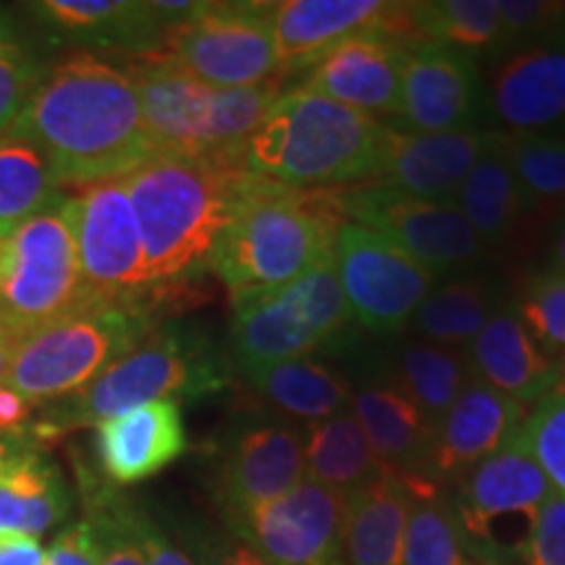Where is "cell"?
I'll use <instances>...</instances> for the list:
<instances>
[{
    "label": "cell",
    "mask_w": 565,
    "mask_h": 565,
    "mask_svg": "<svg viewBox=\"0 0 565 565\" xmlns=\"http://www.w3.org/2000/svg\"><path fill=\"white\" fill-rule=\"evenodd\" d=\"M9 134L30 141L58 186L124 179L154 154L131 76L82 51L45 71Z\"/></svg>",
    "instance_id": "1"
},
{
    "label": "cell",
    "mask_w": 565,
    "mask_h": 565,
    "mask_svg": "<svg viewBox=\"0 0 565 565\" xmlns=\"http://www.w3.org/2000/svg\"><path fill=\"white\" fill-rule=\"evenodd\" d=\"M249 179L246 154L173 152H154L124 175L158 291L210 270Z\"/></svg>",
    "instance_id": "2"
},
{
    "label": "cell",
    "mask_w": 565,
    "mask_h": 565,
    "mask_svg": "<svg viewBox=\"0 0 565 565\" xmlns=\"http://www.w3.org/2000/svg\"><path fill=\"white\" fill-rule=\"evenodd\" d=\"M343 225L335 189H291L252 173L210 273L231 301L278 291L333 257Z\"/></svg>",
    "instance_id": "3"
},
{
    "label": "cell",
    "mask_w": 565,
    "mask_h": 565,
    "mask_svg": "<svg viewBox=\"0 0 565 565\" xmlns=\"http://www.w3.org/2000/svg\"><path fill=\"white\" fill-rule=\"evenodd\" d=\"M391 126L303 87L280 92L246 145L252 173L291 189L374 183Z\"/></svg>",
    "instance_id": "4"
},
{
    "label": "cell",
    "mask_w": 565,
    "mask_h": 565,
    "mask_svg": "<svg viewBox=\"0 0 565 565\" xmlns=\"http://www.w3.org/2000/svg\"><path fill=\"white\" fill-rule=\"evenodd\" d=\"M231 380V353L207 328L194 322H162L87 387L55 406L47 416V429L63 433L89 424L97 427L154 401H200L225 391Z\"/></svg>",
    "instance_id": "5"
},
{
    "label": "cell",
    "mask_w": 565,
    "mask_h": 565,
    "mask_svg": "<svg viewBox=\"0 0 565 565\" xmlns=\"http://www.w3.org/2000/svg\"><path fill=\"white\" fill-rule=\"evenodd\" d=\"M137 89L154 152L246 154V145L280 97V82L221 89L194 79L168 55L124 66Z\"/></svg>",
    "instance_id": "6"
},
{
    "label": "cell",
    "mask_w": 565,
    "mask_h": 565,
    "mask_svg": "<svg viewBox=\"0 0 565 565\" xmlns=\"http://www.w3.org/2000/svg\"><path fill=\"white\" fill-rule=\"evenodd\" d=\"M231 303L228 353L233 370L242 377L312 356L315 351L359 349V324L345 303L333 257L278 291Z\"/></svg>",
    "instance_id": "7"
},
{
    "label": "cell",
    "mask_w": 565,
    "mask_h": 565,
    "mask_svg": "<svg viewBox=\"0 0 565 565\" xmlns=\"http://www.w3.org/2000/svg\"><path fill=\"white\" fill-rule=\"evenodd\" d=\"M154 312L158 303H82L13 349L3 385L30 406L68 398L158 328Z\"/></svg>",
    "instance_id": "8"
},
{
    "label": "cell",
    "mask_w": 565,
    "mask_h": 565,
    "mask_svg": "<svg viewBox=\"0 0 565 565\" xmlns=\"http://www.w3.org/2000/svg\"><path fill=\"white\" fill-rule=\"evenodd\" d=\"M87 299L74 236V200L58 194L45 210L0 238V333L19 345L34 330Z\"/></svg>",
    "instance_id": "9"
},
{
    "label": "cell",
    "mask_w": 565,
    "mask_h": 565,
    "mask_svg": "<svg viewBox=\"0 0 565 565\" xmlns=\"http://www.w3.org/2000/svg\"><path fill=\"white\" fill-rule=\"evenodd\" d=\"M553 494L521 433L450 484L458 529L479 565H515L536 513Z\"/></svg>",
    "instance_id": "10"
},
{
    "label": "cell",
    "mask_w": 565,
    "mask_h": 565,
    "mask_svg": "<svg viewBox=\"0 0 565 565\" xmlns=\"http://www.w3.org/2000/svg\"><path fill=\"white\" fill-rule=\"evenodd\" d=\"M345 223L362 225L401 246L435 278L484 267L487 246L454 202H429L380 183L335 189Z\"/></svg>",
    "instance_id": "11"
},
{
    "label": "cell",
    "mask_w": 565,
    "mask_h": 565,
    "mask_svg": "<svg viewBox=\"0 0 565 565\" xmlns=\"http://www.w3.org/2000/svg\"><path fill=\"white\" fill-rule=\"evenodd\" d=\"M160 53L210 87H257L278 79L273 3H202L192 19L166 30Z\"/></svg>",
    "instance_id": "12"
},
{
    "label": "cell",
    "mask_w": 565,
    "mask_h": 565,
    "mask_svg": "<svg viewBox=\"0 0 565 565\" xmlns=\"http://www.w3.org/2000/svg\"><path fill=\"white\" fill-rule=\"evenodd\" d=\"M82 286L95 303H158L124 179L97 181L71 194ZM160 307V303H158Z\"/></svg>",
    "instance_id": "13"
},
{
    "label": "cell",
    "mask_w": 565,
    "mask_h": 565,
    "mask_svg": "<svg viewBox=\"0 0 565 565\" xmlns=\"http://www.w3.org/2000/svg\"><path fill=\"white\" fill-rule=\"evenodd\" d=\"M333 265L353 322L377 338H398L437 278L414 257L362 225L338 231Z\"/></svg>",
    "instance_id": "14"
},
{
    "label": "cell",
    "mask_w": 565,
    "mask_h": 565,
    "mask_svg": "<svg viewBox=\"0 0 565 565\" xmlns=\"http://www.w3.org/2000/svg\"><path fill=\"white\" fill-rule=\"evenodd\" d=\"M223 521L267 565H345V500L312 479Z\"/></svg>",
    "instance_id": "15"
},
{
    "label": "cell",
    "mask_w": 565,
    "mask_h": 565,
    "mask_svg": "<svg viewBox=\"0 0 565 565\" xmlns=\"http://www.w3.org/2000/svg\"><path fill=\"white\" fill-rule=\"evenodd\" d=\"M307 479L303 424L275 412L254 414L225 437L212 494L223 519L270 503Z\"/></svg>",
    "instance_id": "16"
},
{
    "label": "cell",
    "mask_w": 565,
    "mask_h": 565,
    "mask_svg": "<svg viewBox=\"0 0 565 565\" xmlns=\"http://www.w3.org/2000/svg\"><path fill=\"white\" fill-rule=\"evenodd\" d=\"M484 116V79L479 63L440 42L408 47L401 76V108L391 129L440 134L475 129Z\"/></svg>",
    "instance_id": "17"
},
{
    "label": "cell",
    "mask_w": 565,
    "mask_h": 565,
    "mask_svg": "<svg viewBox=\"0 0 565 565\" xmlns=\"http://www.w3.org/2000/svg\"><path fill=\"white\" fill-rule=\"evenodd\" d=\"M408 45L393 34L366 30L338 42L303 71L299 87L317 92L345 108L372 118L395 121L401 108V76H404Z\"/></svg>",
    "instance_id": "18"
},
{
    "label": "cell",
    "mask_w": 565,
    "mask_h": 565,
    "mask_svg": "<svg viewBox=\"0 0 565 565\" xmlns=\"http://www.w3.org/2000/svg\"><path fill=\"white\" fill-rule=\"evenodd\" d=\"M484 110L505 134H565V40L503 55L484 82Z\"/></svg>",
    "instance_id": "19"
},
{
    "label": "cell",
    "mask_w": 565,
    "mask_h": 565,
    "mask_svg": "<svg viewBox=\"0 0 565 565\" xmlns=\"http://www.w3.org/2000/svg\"><path fill=\"white\" fill-rule=\"evenodd\" d=\"M351 414L362 424L374 456L414 494L435 492L429 479L435 422L383 374L366 370L353 385Z\"/></svg>",
    "instance_id": "20"
},
{
    "label": "cell",
    "mask_w": 565,
    "mask_h": 565,
    "mask_svg": "<svg viewBox=\"0 0 565 565\" xmlns=\"http://www.w3.org/2000/svg\"><path fill=\"white\" fill-rule=\"evenodd\" d=\"M524 419V406L492 391L479 377H471L435 424L433 456H429L433 484L437 490H448L471 466L484 461L515 437Z\"/></svg>",
    "instance_id": "21"
},
{
    "label": "cell",
    "mask_w": 565,
    "mask_h": 565,
    "mask_svg": "<svg viewBox=\"0 0 565 565\" xmlns=\"http://www.w3.org/2000/svg\"><path fill=\"white\" fill-rule=\"evenodd\" d=\"M492 131L458 129L404 134L391 129L374 183L429 202H454L458 189L490 147Z\"/></svg>",
    "instance_id": "22"
},
{
    "label": "cell",
    "mask_w": 565,
    "mask_h": 565,
    "mask_svg": "<svg viewBox=\"0 0 565 565\" xmlns=\"http://www.w3.org/2000/svg\"><path fill=\"white\" fill-rule=\"evenodd\" d=\"M26 11L45 26L53 40L82 47V53L105 51L147 58L162 51L166 26L152 0H42Z\"/></svg>",
    "instance_id": "23"
},
{
    "label": "cell",
    "mask_w": 565,
    "mask_h": 565,
    "mask_svg": "<svg viewBox=\"0 0 565 565\" xmlns=\"http://www.w3.org/2000/svg\"><path fill=\"white\" fill-rule=\"evenodd\" d=\"M189 448L181 404L154 401L95 427V454L116 484H137L181 458Z\"/></svg>",
    "instance_id": "24"
},
{
    "label": "cell",
    "mask_w": 565,
    "mask_h": 565,
    "mask_svg": "<svg viewBox=\"0 0 565 565\" xmlns=\"http://www.w3.org/2000/svg\"><path fill=\"white\" fill-rule=\"evenodd\" d=\"M387 0H280L273 3V40L280 76L303 74L338 42L380 30Z\"/></svg>",
    "instance_id": "25"
},
{
    "label": "cell",
    "mask_w": 565,
    "mask_h": 565,
    "mask_svg": "<svg viewBox=\"0 0 565 565\" xmlns=\"http://www.w3.org/2000/svg\"><path fill=\"white\" fill-rule=\"evenodd\" d=\"M466 353L475 377L524 408L545 398L565 380L561 366L550 362L526 333L519 315L513 312L511 299L487 320Z\"/></svg>",
    "instance_id": "26"
},
{
    "label": "cell",
    "mask_w": 565,
    "mask_h": 565,
    "mask_svg": "<svg viewBox=\"0 0 565 565\" xmlns=\"http://www.w3.org/2000/svg\"><path fill=\"white\" fill-rule=\"evenodd\" d=\"M68 511L71 492L58 466L21 437L0 435V534L38 540Z\"/></svg>",
    "instance_id": "27"
},
{
    "label": "cell",
    "mask_w": 565,
    "mask_h": 565,
    "mask_svg": "<svg viewBox=\"0 0 565 565\" xmlns=\"http://www.w3.org/2000/svg\"><path fill=\"white\" fill-rule=\"evenodd\" d=\"M364 366L391 380L435 424L475 377L469 353L463 349H450L416 335L391 338V343L380 353H372Z\"/></svg>",
    "instance_id": "28"
},
{
    "label": "cell",
    "mask_w": 565,
    "mask_h": 565,
    "mask_svg": "<svg viewBox=\"0 0 565 565\" xmlns=\"http://www.w3.org/2000/svg\"><path fill=\"white\" fill-rule=\"evenodd\" d=\"M414 492L398 477L383 475L345 500V565H404V540Z\"/></svg>",
    "instance_id": "29"
},
{
    "label": "cell",
    "mask_w": 565,
    "mask_h": 565,
    "mask_svg": "<svg viewBox=\"0 0 565 565\" xmlns=\"http://www.w3.org/2000/svg\"><path fill=\"white\" fill-rule=\"evenodd\" d=\"M508 301L505 282L482 270L435 282L408 328L416 338L450 349H469L487 320Z\"/></svg>",
    "instance_id": "30"
},
{
    "label": "cell",
    "mask_w": 565,
    "mask_h": 565,
    "mask_svg": "<svg viewBox=\"0 0 565 565\" xmlns=\"http://www.w3.org/2000/svg\"><path fill=\"white\" fill-rule=\"evenodd\" d=\"M249 391L263 398L270 412L294 422H322L351 406V380L315 356L291 359L246 374Z\"/></svg>",
    "instance_id": "31"
},
{
    "label": "cell",
    "mask_w": 565,
    "mask_h": 565,
    "mask_svg": "<svg viewBox=\"0 0 565 565\" xmlns=\"http://www.w3.org/2000/svg\"><path fill=\"white\" fill-rule=\"evenodd\" d=\"M303 466L307 479L328 487L343 500L387 475L351 408L303 424Z\"/></svg>",
    "instance_id": "32"
},
{
    "label": "cell",
    "mask_w": 565,
    "mask_h": 565,
    "mask_svg": "<svg viewBox=\"0 0 565 565\" xmlns=\"http://www.w3.org/2000/svg\"><path fill=\"white\" fill-rule=\"evenodd\" d=\"M454 204L463 212L471 231L477 233L487 249L511 242L521 223L529 217V212L534 210V202L529 200L511 166L494 147V134L475 171L458 189Z\"/></svg>",
    "instance_id": "33"
},
{
    "label": "cell",
    "mask_w": 565,
    "mask_h": 565,
    "mask_svg": "<svg viewBox=\"0 0 565 565\" xmlns=\"http://www.w3.org/2000/svg\"><path fill=\"white\" fill-rule=\"evenodd\" d=\"M414 42H440L469 58L498 61L503 53L498 0H427L408 3Z\"/></svg>",
    "instance_id": "34"
},
{
    "label": "cell",
    "mask_w": 565,
    "mask_h": 565,
    "mask_svg": "<svg viewBox=\"0 0 565 565\" xmlns=\"http://www.w3.org/2000/svg\"><path fill=\"white\" fill-rule=\"evenodd\" d=\"M61 194L51 168L30 141L0 137V238L38 215Z\"/></svg>",
    "instance_id": "35"
},
{
    "label": "cell",
    "mask_w": 565,
    "mask_h": 565,
    "mask_svg": "<svg viewBox=\"0 0 565 565\" xmlns=\"http://www.w3.org/2000/svg\"><path fill=\"white\" fill-rule=\"evenodd\" d=\"M404 565H479L466 547L448 490L414 494Z\"/></svg>",
    "instance_id": "36"
},
{
    "label": "cell",
    "mask_w": 565,
    "mask_h": 565,
    "mask_svg": "<svg viewBox=\"0 0 565 565\" xmlns=\"http://www.w3.org/2000/svg\"><path fill=\"white\" fill-rule=\"evenodd\" d=\"M494 147L503 154L529 200L565 207V137L492 131Z\"/></svg>",
    "instance_id": "37"
},
{
    "label": "cell",
    "mask_w": 565,
    "mask_h": 565,
    "mask_svg": "<svg viewBox=\"0 0 565 565\" xmlns=\"http://www.w3.org/2000/svg\"><path fill=\"white\" fill-rule=\"evenodd\" d=\"M513 312L550 362L565 364V275L553 267L536 270L511 299Z\"/></svg>",
    "instance_id": "38"
},
{
    "label": "cell",
    "mask_w": 565,
    "mask_h": 565,
    "mask_svg": "<svg viewBox=\"0 0 565 565\" xmlns=\"http://www.w3.org/2000/svg\"><path fill=\"white\" fill-rule=\"evenodd\" d=\"M519 433L553 492L565 498V380L526 412Z\"/></svg>",
    "instance_id": "39"
},
{
    "label": "cell",
    "mask_w": 565,
    "mask_h": 565,
    "mask_svg": "<svg viewBox=\"0 0 565 565\" xmlns=\"http://www.w3.org/2000/svg\"><path fill=\"white\" fill-rule=\"evenodd\" d=\"M500 30H503V55L547 42L565 40V3L550 0H500ZM498 58V61H500Z\"/></svg>",
    "instance_id": "40"
},
{
    "label": "cell",
    "mask_w": 565,
    "mask_h": 565,
    "mask_svg": "<svg viewBox=\"0 0 565 565\" xmlns=\"http://www.w3.org/2000/svg\"><path fill=\"white\" fill-rule=\"evenodd\" d=\"M45 63L24 45L0 51V137H6L45 76Z\"/></svg>",
    "instance_id": "41"
},
{
    "label": "cell",
    "mask_w": 565,
    "mask_h": 565,
    "mask_svg": "<svg viewBox=\"0 0 565 565\" xmlns=\"http://www.w3.org/2000/svg\"><path fill=\"white\" fill-rule=\"evenodd\" d=\"M108 500L116 519L121 521V526L131 534V540L141 550L145 565H194L186 550L175 547L166 532L147 515V511H141L139 505H134L131 500H126L124 494L113 490H108Z\"/></svg>",
    "instance_id": "42"
},
{
    "label": "cell",
    "mask_w": 565,
    "mask_h": 565,
    "mask_svg": "<svg viewBox=\"0 0 565 565\" xmlns=\"http://www.w3.org/2000/svg\"><path fill=\"white\" fill-rule=\"evenodd\" d=\"M515 565H565V498L553 492L536 513Z\"/></svg>",
    "instance_id": "43"
},
{
    "label": "cell",
    "mask_w": 565,
    "mask_h": 565,
    "mask_svg": "<svg viewBox=\"0 0 565 565\" xmlns=\"http://www.w3.org/2000/svg\"><path fill=\"white\" fill-rule=\"evenodd\" d=\"M89 524L100 536V565H145L141 550L131 534L121 526L113 513L108 490H95L89 494Z\"/></svg>",
    "instance_id": "44"
},
{
    "label": "cell",
    "mask_w": 565,
    "mask_h": 565,
    "mask_svg": "<svg viewBox=\"0 0 565 565\" xmlns=\"http://www.w3.org/2000/svg\"><path fill=\"white\" fill-rule=\"evenodd\" d=\"M189 557H194V565H267L242 545L233 534L212 532V529L194 526L183 534Z\"/></svg>",
    "instance_id": "45"
},
{
    "label": "cell",
    "mask_w": 565,
    "mask_h": 565,
    "mask_svg": "<svg viewBox=\"0 0 565 565\" xmlns=\"http://www.w3.org/2000/svg\"><path fill=\"white\" fill-rule=\"evenodd\" d=\"M45 565H100V536L87 519L63 529L45 550Z\"/></svg>",
    "instance_id": "46"
},
{
    "label": "cell",
    "mask_w": 565,
    "mask_h": 565,
    "mask_svg": "<svg viewBox=\"0 0 565 565\" xmlns=\"http://www.w3.org/2000/svg\"><path fill=\"white\" fill-rule=\"evenodd\" d=\"M0 565H45V547L24 534H0Z\"/></svg>",
    "instance_id": "47"
},
{
    "label": "cell",
    "mask_w": 565,
    "mask_h": 565,
    "mask_svg": "<svg viewBox=\"0 0 565 565\" xmlns=\"http://www.w3.org/2000/svg\"><path fill=\"white\" fill-rule=\"evenodd\" d=\"M550 267L565 275V207L557 217L553 236H550Z\"/></svg>",
    "instance_id": "48"
},
{
    "label": "cell",
    "mask_w": 565,
    "mask_h": 565,
    "mask_svg": "<svg viewBox=\"0 0 565 565\" xmlns=\"http://www.w3.org/2000/svg\"><path fill=\"white\" fill-rule=\"evenodd\" d=\"M13 45H19V34L13 30L11 19L0 11V51H6V47H13Z\"/></svg>",
    "instance_id": "49"
},
{
    "label": "cell",
    "mask_w": 565,
    "mask_h": 565,
    "mask_svg": "<svg viewBox=\"0 0 565 565\" xmlns=\"http://www.w3.org/2000/svg\"><path fill=\"white\" fill-rule=\"evenodd\" d=\"M13 345L9 338H6L3 333H0V385H3L6 374H9V366H11V356H13Z\"/></svg>",
    "instance_id": "50"
},
{
    "label": "cell",
    "mask_w": 565,
    "mask_h": 565,
    "mask_svg": "<svg viewBox=\"0 0 565 565\" xmlns=\"http://www.w3.org/2000/svg\"><path fill=\"white\" fill-rule=\"evenodd\" d=\"M561 370H563V377H565V364H563V366H561Z\"/></svg>",
    "instance_id": "51"
}]
</instances>
